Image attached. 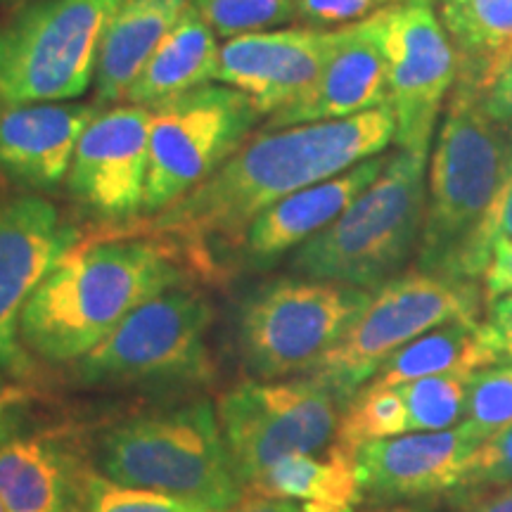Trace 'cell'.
<instances>
[{"label": "cell", "instance_id": "e575fe53", "mask_svg": "<svg viewBox=\"0 0 512 512\" xmlns=\"http://www.w3.org/2000/svg\"><path fill=\"white\" fill-rule=\"evenodd\" d=\"M482 285L486 302L512 294V242H498L494 247L489 266L482 275Z\"/></svg>", "mask_w": 512, "mask_h": 512}, {"label": "cell", "instance_id": "9c48e42d", "mask_svg": "<svg viewBox=\"0 0 512 512\" xmlns=\"http://www.w3.org/2000/svg\"><path fill=\"white\" fill-rule=\"evenodd\" d=\"M150 112L145 216L171 207L216 174L264 119L245 93L219 81L159 102Z\"/></svg>", "mask_w": 512, "mask_h": 512}, {"label": "cell", "instance_id": "8992f818", "mask_svg": "<svg viewBox=\"0 0 512 512\" xmlns=\"http://www.w3.org/2000/svg\"><path fill=\"white\" fill-rule=\"evenodd\" d=\"M484 294L475 280L415 268L373 290L344 337L316 363V377L342 408L373 380L396 351L453 320H477Z\"/></svg>", "mask_w": 512, "mask_h": 512}, {"label": "cell", "instance_id": "5b68a950", "mask_svg": "<svg viewBox=\"0 0 512 512\" xmlns=\"http://www.w3.org/2000/svg\"><path fill=\"white\" fill-rule=\"evenodd\" d=\"M100 467L117 484L185 498L214 512L233 508L245 486L209 401L121 422L102 437Z\"/></svg>", "mask_w": 512, "mask_h": 512}, {"label": "cell", "instance_id": "277c9868", "mask_svg": "<svg viewBox=\"0 0 512 512\" xmlns=\"http://www.w3.org/2000/svg\"><path fill=\"white\" fill-rule=\"evenodd\" d=\"M510 150V133L486 112L484 93L456 81L434 143L418 268L448 275L494 200Z\"/></svg>", "mask_w": 512, "mask_h": 512}, {"label": "cell", "instance_id": "30bf717a", "mask_svg": "<svg viewBox=\"0 0 512 512\" xmlns=\"http://www.w3.org/2000/svg\"><path fill=\"white\" fill-rule=\"evenodd\" d=\"M342 403L316 377L245 382L223 394L219 422L235 475L252 486L280 460L332 446Z\"/></svg>", "mask_w": 512, "mask_h": 512}, {"label": "cell", "instance_id": "8fae6325", "mask_svg": "<svg viewBox=\"0 0 512 512\" xmlns=\"http://www.w3.org/2000/svg\"><path fill=\"white\" fill-rule=\"evenodd\" d=\"M214 306L192 285L171 287L140 306L79 363L86 384L204 380Z\"/></svg>", "mask_w": 512, "mask_h": 512}, {"label": "cell", "instance_id": "603a6c76", "mask_svg": "<svg viewBox=\"0 0 512 512\" xmlns=\"http://www.w3.org/2000/svg\"><path fill=\"white\" fill-rule=\"evenodd\" d=\"M458 55V83L486 91L512 62V0H434Z\"/></svg>", "mask_w": 512, "mask_h": 512}, {"label": "cell", "instance_id": "484cf974", "mask_svg": "<svg viewBox=\"0 0 512 512\" xmlns=\"http://www.w3.org/2000/svg\"><path fill=\"white\" fill-rule=\"evenodd\" d=\"M406 403L408 432H439L460 425L467 415V377L434 375L399 384Z\"/></svg>", "mask_w": 512, "mask_h": 512}, {"label": "cell", "instance_id": "cb8c5ba5", "mask_svg": "<svg viewBox=\"0 0 512 512\" xmlns=\"http://www.w3.org/2000/svg\"><path fill=\"white\" fill-rule=\"evenodd\" d=\"M247 489L299 503L304 512H356L363 501L356 475V451L337 439L325 448L323 458L306 453L280 460Z\"/></svg>", "mask_w": 512, "mask_h": 512}, {"label": "cell", "instance_id": "7402d4cb", "mask_svg": "<svg viewBox=\"0 0 512 512\" xmlns=\"http://www.w3.org/2000/svg\"><path fill=\"white\" fill-rule=\"evenodd\" d=\"M221 46L219 36L209 29L200 12L188 5L174 29L140 69L136 81L128 86L124 102L140 107H155L176 95L195 91L216 81Z\"/></svg>", "mask_w": 512, "mask_h": 512}, {"label": "cell", "instance_id": "ba28073f", "mask_svg": "<svg viewBox=\"0 0 512 512\" xmlns=\"http://www.w3.org/2000/svg\"><path fill=\"white\" fill-rule=\"evenodd\" d=\"M373 290L311 278H280L245 299L238 344L259 380L311 373L366 309Z\"/></svg>", "mask_w": 512, "mask_h": 512}, {"label": "cell", "instance_id": "3957f363", "mask_svg": "<svg viewBox=\"0 0 512 512\" xmlns=\"http://www.w3.org/2000/svg\"><path fill=\"white\" fill-rule=\"evenodd\" d=\"M427 157L392 152L382 174L328 228L290 256L299 278L377 290L418 252L427 207Z\"/></svg>", "mask_w": 512, "mask_h": 512}, {"label": "cell", "instance_id": "4dcf8cb0", "mask_svg": "<svg viewBox=\"0 0 512 512\" xmlns=\"http://www.w3.org/2000/svg\"><path fill=\"white\" fill-rule=\"evenodd\" d=\"M83 512H214L207 505L185 498L133 489L107 477L88 475L83 491Z\"/></svg>", "mask_w": 512, "mask_h": 512}, {"label": "cell", "instance_id": "d4e9b609", "mask_svg": "<svg viewBox=\"0 0 512 512\" xmlns=\"http://www.w3.org/2000/svg\"><path fill=\"white\" fill-rule=\"evenodd\" d=\"M498 366V358L477 320H453L439 325L396 351L377 370L366 387H399V384L434 375H465Z\"/></svg>", "mask_w": 512, "mask_h": 512}, {"label": "cell", "instance_id": "e0dca14e", "mask_svg": "<svg viewBox=\"0 0 512 512\" xmlns=\"http://www.w3.org/2000/svg\"><path fill=\"white\" fill-rule=\"evenodd\" d=\"M387 62L380 38V12L337 29L335 46L318 81L292 105L266 119L264 128H287L349 119L387 105Z\"/></svg>", "mask_w": 512, "mask_h": 512}, {"label": "cell", "instance_id": "60d3db41", "mask_svg": "<svg viewBox=\"0 0 512 512\" xmlns=\"http://www.w3.org/2000/svg\"><path fill=\"white\" fill-rule=\"evenodd\" d=\"M0 512H5V505H3V501H0Z\"/></svg>", "mask_w": 512, "mask_h": 512}, {"label": "cell", "instance_id": "ab89813d", "mask_svg": "<svg viewBox=\"0 0 512 512\" xmlns=\"http://www.w3.org/2000/svg\"><path fill=\"white\" fill-rule=\"evenodd\" d=\"M8 434H10V422H8V418H5L3 406H0V444H5V441H8Z\"/></svg>", "mask_w": 512, "mask_h": 512}, {"label": "cell", "instance_id": "44dd1931", "mask_svg": "<svg viewBox=\"0 0 512 512\" xmlns=\"http://www.w3.org/2000/svg\"><path fill=\"white\" fill-rule=\"evenodd\" d=\"M188 5L190 0H121L100 48L93 83L95 105L124 102L128 86Z\"/></svg>", "mask_w": 512, "mask_h": 512}, {"label": "cell", "instance_id": "ac0fdd59", "mask_svg": "<svg viewBox=\"0 0 512 512\" xmlns=\"http://www.w3.org/2000/svg\"><path fill=\"white\" fill-rule=\"evenodd\" d=\"M102 110L95 102H0V174L29 190L67 181L74 150Z\"/></svg>", "mask_w": 512, "mask_h": 512}, {"label": "cell", "instance_id": "52a82bcc", "mask_svg": "<svg viewBox=\"0 0 512 512\" xmlns=\"http://www.w3.org/2000/svg\"><path fill=\"white\" fill-rule=\"evenodd\" d=\"M121 0H34L0 27V102H72L95 83Z\"/></svg>", "mask_w": 512, "mask_h": 512}, {"label": "cell", "instance_id": "ffe728a7", "mask_svg": "<svg viewBox=\"0 0 512 512\" xmlns=\"http://www.w3.org/2000/svg\"><path fill=\"white\" fill-rule=\"evenodd\" d=\"M86 479L50 439L19 437L0 444L5 512H81Z\"/></svg>", "mask_w": 512, "mask_h": 512}, {"label": "cell", "instance_id": "4316f807", "mask_svg": "<svg viewBox=\"0 0 512 512\" xmlns=\"http://www.w3.org/2000/svg\"><path fill=\"white\" fill-rule=\"evenodd\" d=\"M408 432V413L399 389L363 387L342 413L337 441L356 448L368 441L392 439Z\"/></svg>", "mask_w": 512, "mask_h": 512}, {"label": "cell", "instance_id": "836d02e7", "mask_svg": "<svg viewBox=\"0 0 512 512\" xmlns=\"http://www.w3.org/2000/svg\"><path fill=\"white\" fill-rule=\"evenodd\" d=\"M491 349L498 358V366H512V294L489 302V318L482 323Z\"/></svg>", "mask_w": 512, "mask_h": 512}, {"label": "cell", "instance_id": "1f68e13d", "mask_svg": "<svg viewBox=\"0 0 512 512\" xmlns=\"http://www.w3.org/2000/svg\"><path fill=\"white\" fill-rule=\"evenodd\" d=\"M512 484V425L496 432L477 448L467 465L458 491L494 489V486Z\"/></svg>", "mask_w": 512, "mask_h": 512}, {"label": "cell", "instance_id": "5bb4252c", "mask_svg": "<svg viewBox=\"0 0 512 512\" xmlns=\"http://www.w3.org/2000/svg\"><path fill=\"white\" fill-rule=\"evenodd\" d=\"M150 107H102L88 124L69 166V195L107 228L143 216L150 162Z\"/></svg>", "mask_w": 512, "mask_h": 512}, {"label": "cell", "instance_id": "f546056e", "mask_svg": "<svg viewBox=\"0 0 512 512\" xmlns=\"http://www.w3.org/2000/svg\"><path fill=\"white\" fill-rule=\"evenodd\" d=\"M465 425L482 441L512 425V366H489L467 377Z\"/></svg>", "mask_w": 512, "mask_h": 512}, {"label": "cell", "instance_id": "f1b7e54d", "mask_svg": "<svg viewBox=\"0 0 512 512\" xmlns=\"http://www.w3.org/2000/svg\"><path fill=\"white\" fill-rule=\"evenodd\" d=\"M498 242H512V150L494 200L470 240L460 247L448 275L463 280L482 278Z\"/></svg>", "mask_w": 512, "mask_h": 512}, {"label": "cell", "instance_id": "8d00e7d4", "mask_svg": "<svg viewBox=\"0 0 512 512\" xmlns=\"http://www.w3.org/2000/svg\"><path fill=\"white\" fill-rule=\"evenodd\" d=\"M223 512H304L302 505L294 501H285V498H271L264 494H254L249 491L247 496H242L233 508Z\"/></svg>", "mask_w": 512, "mask_h": 512}, {"label": "cell", "instance_id": "b9f144b4", "mask_svg": "<svg viewBox=\"0 0 512 512\" xmlns=\"http://www.w3.org/2000/svg\"><path fill=\"white\" fill-rule=\"evenodd\" d=\"M3 3H15V0H3Z\"/></svg>", "mask_w": 512, "mask_h": 512}, {"label": "cell", "instance_id": "9a60e30c", "mask_svg": "<svg viewBox=\"0 0 512 512\" xmlns=\"http://www.w3.org/2000/svg\"><path fill=\"white\" fill-rule=\"evenodd\" d=\"M337 29L280 27L221 43L216 81L245 93L261 117L302 98L318 81L335 46Z\"/></svg>", "mask_w": 512, "mask_h": 512}, {"label": "cell", "instance_id": "4fadbf2b", "mask_svg": "<svg viewBox=\"0 0 512 512\" xmlns=\"http://www.w3.org/2000/svg\"><path fill=\"white\" fill-rule=\"evenodd\" d=\"M81 230L41 195L0 197V373L31 375V356L19 320L29 297Z\"/></svg>", "mask_w": 512, "mask_h": 512}, {"label": "cell", "instance_id": "7c38bea8", "mask_svg": "<svg viewBox=\"0 0 512 512\" xmlns=\"http://www.w3.org/2000/svg\"><path fill=\"white\" fill-rule=\"evenodd\" d=\"M387 62V105L394 114V143L427 157L441 107L458 79V55L434 0H403L380 12Z\"/></svg>", "mask_w": 512, "mask_h": 512}, {"label": "cell", "instance_id": "83f0119b", "mask_svg": "<svg viewBox=\"0 0 512 512\" xmlns=\"http://www.w3.org/2000/svg\"><path fill=\"white\" fill-rule=\"evenodd\" d=\"M216 36L228 38L271 31L297 19V0H190Z\"/></svg>", "mask_w": 512, "mask_h": 512}, {"label": "cell", "instance_id": "d6986e66", "mask_svg": "<svg viewBox=\"0 0 512 512\" xmlns=\"http://www.w3.org/2000/svg\"><path fill=\"white\" fill-rule=\"evenodd\" d=\"M387 159L389 152H382L351 166L344 174L309 185L275 202L249 226L238 264H245L252 271H264L278 264L283 256L292 254L306 240L328 228L382 174Z\"/></svg>", "mask_w": 512, "mask_h": 512}, {"label": "cell", "instance_id": "2e32d148", "mask_svg": "<svg viewBox=\"0 0 512 512\" xmlns=\"http://www.w3.org/2000/svg\"><path fill=\"white\" fill-rule=\"evenodd\" d=\"M482 444L465 420L451 430L406 432L361 444L356 475L363 498L382 505L458 491Z\"/></svg>", "mask_w": 512, "mask_h": 512}, {"label": "cell", "instance_id": "d6a6232c", "mask_svg": "<svg viewBox=\"0 0 512 512\" xmlns=\"http://www.w3.org/2000/svg\"><path fill=\"white\" fill-rule=\"evenodd\" d=\"M403 0H297V22L302 27H347L399 5Z\"/></svg>", "mask_w": 512, "mask_h": 512}, {"label": "cell", "instance_id": "6da1fadb", "mask_svg": "<svg viewBox=\"0 0 512 512\" xmlns=\"http://www.w3.org/2000/svg\"><path fill=\"white\" fill-rule=\"evenodd\" d=\"M394 143L389 105L349 119L259 131L216 174L157 214L102 228L98 238H155L192 275L221 280L252 223L292 192L344 174Z\"/></svg>", "mask_w": 512, "mask_h": 512}, {"label": "cell", "instance_id": "74e56055", "mask_svg": "<svg viewBox=\"0 0 512 512\" xmlns=\"http://www.w3.org/2000/svg\"><path fill=\"white\" fill-rule=\"evenodd\" d=\"M463 512H512V486L494 496L477 498L475 503L465 505Z\"/></svg>", "mask_w": 512, "mask_h": 512}, {"label": "cell", "instance_id": "f35d334b", "mask_svg": "<svg viewBox=\"0 0 512 512\" xmlns=\"http://www.w3.org/2000/svg\"><path fill=\"white\" fill-rule=\"evenodd\" d=\"M361 512H432V510L422 508V505H411V503H382L377 505V508H368Z\"/></svg>", "mask_w": 512, "mask_h": 512}, {"label": "cell", "instance_id": "7a4b0ae2", "mask_svg": "<svg viewBox=\"0 0 512 512\" xmlns=\"http://www.w3.org/2000/svg\"><path fill=\"white\" fill-rule=\"evenodd\" d=\"M155 238H98L69 249L38 283L19 320L22 342L48 361H79L140 306L190 280Z\"/></svg>", "mask_w": 512, "mask_h": 512}, {"label": "cell", "instance_id": "d590c367", "mask_svg": "<svg viewBox=\"0 0 512 512\" xmlns=\"http://www.w3.org/2000/svg\"><path fill=\"white\" fill-rule=\"evenodd\" d=\"M484 107L512 138V62L484 91Z\"/></svg>", "mask_w": 512, "mask_h": 512}]
</instances>
